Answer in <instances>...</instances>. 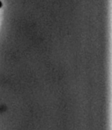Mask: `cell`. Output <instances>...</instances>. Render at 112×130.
Returning a JSON list of instances; mask_svg holds the SVG:
<instances>
[{"label":"cell","mask_w":112,"mask_h":130,"mask_svg":"<svg viewBox=\"0 0 112 130\" xmlns=\"http://www.w3.org/2000/svg\"><path fill=\"white\" fill-rule=\"evenodd\" d=\"M2 2L0 1V8H2Z\"/></svg>","instance_id":"obj_1"}]
</instances>
